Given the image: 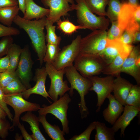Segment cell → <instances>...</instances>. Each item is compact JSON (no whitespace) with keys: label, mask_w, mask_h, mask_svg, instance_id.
<instances>
[{"label":"cell","mask_w":140,"mask_h":140,"mask_svg":"<svg viewBox=\"0 0 140 140\" xmlns=\"http://www.w3.org/2000/svg\"><path fill=\"white\" fill-rule=\"evenodd\" d=\"M47 75L45 67L37 69L35 77L36 84L33 87L27 89L21 93L23 97L27 99L32 94H35L41 95L51 102L48 99V97L51 99V97L46 90L45 86Z\"/></svg>","instance_id":"cell-16"},{"label":"cell","mask_w":140,"mask_h":140,"mask_svg":"<svg viewBox=\"0 0 140 140\" xmlns=\"http://www.w3.org/2000/svg\"><path fill=\"white\" fill-rule=\"evenodd\" d=\"M122 4L120 0H109L106 16L111 22L117 20Z\"/></svg>","instance_id":"cell-28"},{"label":"cell","mask_w":140,"mask_h":140,"mask_svg":"<svg viewBox=\"0 0 140 140\" xmlns=\"http://www.w3.org/2000/svg\"><path fill=\"white\" fill-rule=\"evenodd\" d=\"M10 67V63L8 55L0 58V73L8 70Z\"/></svg>","instance_id":"cell-42"},{"label":"cell","mask_w":140,"mask_h":140,"mask_svg":"<svg viewBox=\"0 0 140 140\" xmlns=\"http://www.w3.org/2000/svg\"><path fill=\"white\" fill-rule=\"evenodd\" d=\"M140 41V30L136 31L134 34L133 44L139 43Z\"/></svg>","instance_id":"cell-45"},{"label":"cell","mask_w":140,"mask_h":140,"mask_svg":"<svg viewBox=\"0 0 140 140\" xmlns=\"http://www.w3.org/2000/svg\"><path fill=\"white\" fill-rule=\"evenodd\" d=\"M46 115H39V121L42 124L45 132L53 140H65V132L61 130L58 125H52L49 123L46 118Z\"/></svg>","instance_id":"cell-22"},{"label":"cell","mask_w":140,"mask_h":140,"mask_svg":"<svg viewBox=\"0 0 140 140\" xmlns=\"http://www.w3.org/2000/svg\"><path fill=\"white\" fill-rule=\"evenodd\" d=\"M106 30H97L85 37L80 42V53L89 54H99L105 48L107 42Z\"/></svg>","instance_id":"cell-8"},{"label":"cell","mask_w":140,"mask_h":140,"mask_svg":"<svg viewBox=\"0 0 140 140\" xmlns=\"http://www.w3.org/2000/svg\"><path fill=\"white\" fill-rule=\"evenodd\" d=\"M17 126L20 130L22 135L25 140H33L31 135H29L26 130L23 124L19 123Z\"/></svg>","instance_id":"cell-44"},{"label":"cell","mask_w":140,"mask_h":140,"mask_svg":"<svg viewBox=\"0 0 140 140\" xmlns=\"http://www.w3.org/2000/svg\"><path fill=\"white\" fill-rule=\"evenodd\" d=\"M23 137L18 134H17L15 135V139L16 140H22Z\"/></svg>","instance_id":"cell-49"},{"label":"cell","mask_w":140,"mask_h":140,"mask_svg":"<svg viewBox=\"0 0 140 140\" xmlns=\"http://www.w3.org/2000/svg\"><path fill=\"white\" fill-rule=\"evenodd\" d=\"M46 17L38 20H27L18 15L14 18L13 22L23 29L30 37L37 54L40 65H42L46 52V45L44 30L46 21Z\"/></svg>","instance_id":"cell-1"},{"label":"cell","mask_w":140,"mask_h":140,"mask_svg":"<svg viewBox=\"0 0 140 140\" xmlns=\"http://www.w3.org/2000/svg\"><path fill=\"white\" fill-rule=\"evenodd\" d=\"M46 72L51 80V84L48 92L51 99L53 102L58 100V97L63 96L69 91L70 88L67 81L63 80L64 69H56L52 64L46 62L45 66Z\"/></svg>","instance_id":"cell-7"},{"label":"cell","mask_w":140,"mask_h":140,"mask_svg":"<svg viewBox=\"0 0 140 140\" xmlns=\"http://www.w3.org/2000/svg\"><path fill=\"white\" fill-rule=\"evenodd\" d=\"M17 0H0V8L18 5Z\"/></svg>","instance_id":"cell-43"},{"label":"cell","mask_w":140,"mask_h":140,"mask_svg":"<svg viewBox=\"0 0 140 140\" xmlns=\"http://www.w3.org/2000/svg\"><path fill=\"white\" fill-rule=\"evenodd\" d=\"M53 23L46 20L45 27L47 34L45 36L46 40L47 43L59 46L61 38L58 36L55 33L56 26Z\"/></svg>","instance_id":"cell-30"},{"label":"cell","mask_w":140,"mask_h":140,"mask_svg":"<svg viewBox=\"0 0 140 140\" xmlns=\"http://www.w3.org/2000/svg\"><path fill=\"white\" fill-rule=\"evenodd\" d=\"M13 40L11 36L4 37L0 40V58L6 55L8 50L13 44Z\"/></svg>","instance_id":"cell-36"},{"label":"cell","mask_w":140,"mask_h":140,"mask_svg":"<svg viewBox=\"0 0 140 140\" xmlns=\"http://www.w3.org/2000/svg\"><path fill=\"white\" fill-rule=\"evenodd\" d=\"M10 124L5 119L0 118V137L3 139H5L8 135Z\"/></svg>","instance_id":"cell-39"},{"label":"cell","mask_w":140,"mask_h":140,"mask_svg":"<svg viewBox=\"0 0 140 140\" xmlns=\"http://www.w3.org/2000/svg\"><path fill=\"white\" fill-rule=\"evenodd\" d=\"M117 21L123 31L127 30L134 33L140 30V5L134 6L128 2L123 3Z\"/></svg>","instance_id":"cell-6"},{"label":"cell","mask_w":140,"mask_h":140,"mask_svg":"<svg viewBox=\"0 0 140 140\" xmlns=\"http://www.w3.org/2000/svg\"><path fill=\"white\" fill-rule=\"evenodd\" d=\"M124 106L122 114L119 116L111 127L115 133L121 129V137L124 136L126 128L140 111V107L126 105Z\"/></svg>","instance_id":"cell-17"},{"label":"cell","mask_w":140,"mask_h":140,"mask_svg":"<svg viewBox=\"0 0 140 140\" xmlns=\"http://www.w3.org/2000/svg\"><path fill=\"white\" fill-rule=\"evenodd\" d=\"M20 32L16 28L6 26L0 23V37L17 35L19 34Z\"/></svg>","instance_id":"cell-38"},{"label":"cell","mask_w":140,"mask_h":140,"mask_svg":"<svg viewBox=\"0 0 140 140\" xmlns=\"http://www.w3.org/2000/svg\"><path fill=\"white\" fill-rule=\"evenodd\" d=\"M75 0L76 4H72V6L73 10L76 11L79 25L92 31L108 29L109 24L108 19L94 14L88 7L85 0Z\"/></svg>","instance_id":"cell-3"},{"label":"cell","mask_w":140,"mask_h":140,"mask_svg":"<svg viewBox=\"0 0 140 140\" xmlns=\"http://www.w3.org/2000/svg\"><path fill=\"white\" fill-rule=\"evenodd\" d=\"M74 62V66L76 70L88 78L100 74L107 65L99 54L80 53Z\"/></svg>","instance_id":"cell-4"},{"label":"cell","mask_w":140,"mask_h":140,"mask_svg":"<svg viewBox=\"0 0 140 140\" xmlns=\"http://www.w3.org/2000/svg\"><path fill=\"white\" fill-rule=\"evenodd\" d=\"M88 78L90 80L92 86L90 91H93L97 96V108L96 112L98 113L105 100L113 91V77L108 75L104 77H100L96 75L90 77Z\"/></svg>","instance_id":"cell-11"},{"label":"cell","mask_w":140,"mask_h":140,"mask_svg":"<svg viewBox=\"0 0 140 140\" xmlns=\"http://www.w3.org/2000/svg\"><path fill=\"white\" fill-rule=\"evenodd\" d=\"M125 105L140 107V85H132L126 99Z\"/></svg>","instance_id":"cell-31"},{"label":"cell","mask_w":140,"mask_h":140,"mask_svg":"<svg viewBox=\"0 0 140 140\" xmlns=\"http://www.w3.org/2000/svg\"><path fill=\"white\" fill-rule=\"evenodd\" d=\"M88 8L94 13L99 16H106L105 8L109 0H85Z\"/></svg>","instance_id":"cell-27"},{"label":"cell","mask_w":140,"mask_h":140,"mask_svg":"<svg viewBox=\"0 0 140 140\" xmlns=\"http://www.w3.org/2000/svg\"><path fill=\"white\" fill-rule=\"evenodd\" d=\"M33 64L29 47L26 46L22 49L15 72L17 77L27 89L31 87L30 82L31 77Z\"/></svg>","instance_id":"cell-14"},{"label":"cell","mask_w":140,"mask_h":140,"mask_svg":"<svg viewBox=\"0 0 140 140\" xmlns=\"http://www.w3.org/2000/svg\"><path fill=\"white\" fill-rule=\"evenodd\" d=\"M121 72L129 75L134 79L137 84L140 85V47L134 46L122 64Z\"/></svg>","instance_id":"cell-15"},{"label":"cell","mask_w":140,"mask_h":140,"mask_svg":"<svg viewBox=\"0 0 140 140\" xmlns=\"http://www.w3.org/2000/svg\"><path fill=\"white\" fill-rule=\"evenodd\" d=\"M128 3L129 4L134 6H137L139 5V0H128Z\"/></svg>","instance_id":"cell-47"},{"label":"cell","mask_w":140,"mask_h":140,"mask_svg":"<svg viewBox=\"0 0 140 140\" xmlns=\"http://www.w3.org/2000/svg\"><path fill=\"white\" fill-rule=\"evenodd\" d=\"M5 95L2 89L0 87V107L6 113L9 119L11 121H12L13 119V115L5 102Z\"/></svg>","instance_id":"cell-40"},{"label":"cell","mask_w":140,"mask_h":140,"mask_svg":"<svg viewBox=\"0 0 140 140\" xmlns=\"http://www.w3.org/2000/svg\"><path fill=\"white\" fill-rule=\"evenodd\" d=\"M57 23V29L64 34L71 35L80 29H86L84 27L80 25H76L68 20H61L60 19Z\"/></svg>","instance_id":"cell-29"},{"label":"cell","mask_w":140,"mask_h":140,"mask_svg":"<svg viewBox=\"0 0 140 140\" xmlns=\"http://www.w3.org/2000/svg\"><path fill=\"white\" fill-rule=\"evenodd\" d=\"M134 34L129 31L125 30L119 39L124 44L132 45L133 40Z\"/></svg>","instance_id":"cell-41"},{"label":"cell","mask_w":140,"mask_h":140,"mask_svg":"<svg viewBox=\"0 0 140 140\" xmlns=\"http://www.w3.org/2000/svg\"><path fill=\"white\" fill-rule=\"evenodd\" d=\"M27 88L17 77L3 89L5 94L21 93Z\"/></svg>","instance_id":"cell-32"},{"label":"cell","mask_w":140,"mask_h":140,"mask_svg":"<svg viewBox=\"0 0 140 140\" xmlns=\"http://www.w3.org/2000/svg\"><path fill=\"white\" fill-rule=\"evenodd\" d=\"M7 115L5 111L0 107V118L5 119Z\"/></svg>","instance_id":"cell-48"},{"label":"cell","mask_w":140,"mask_h":140,"mask_svg":"<svg viewBox=\"0 0 140 140\" xmlns=\"http://www.w3.org/2000/svg\"><path fill=\"white\" fill-rule=\"evenodd\" d=\"M81 38V36H78L70 44L65 46L60 50L52 64L55 69L61 70L73 65V62L80 53Z\"/></svg>","instance_id":"cell-10"},{"label":"cell","mask_w":140,"mask_h":140,"mask_svg":"<svg viewBox=\"0 0 140 140\" xmlns=\"http://www.w3.org/2000/svg\"><path fill=\"white\" fill-rule=\"evenodd\" d=\"M71 101V99L69 95L65 93L55 101L51 105L47 106L42 105L38 110L39 115H46L51 114L55 116L61 122L62 130L66 134L69 132V121L67 116V112L68 108V104Z\"/></svg>","instance_id":"cell-5"},{"label":"cell","mask_w":140,"mask_h":140,"mask_svg":"<svg viewBox=\"0 0 140 140\" xmlns=\"http://www.w3.org/2000/svg\"><path fill=\"white\" fill-rule=\"evenodd\" d=\"M111 22V26L107 32V39L112 40L119 39L124 31L119 26L117 20Z\"/></svg>","instance_id":"cell-34"},{"label":"cell","mask_w":140,"mask_h":140,"mask_svg":"<svg viewBox=\"0 0 140 140\" xmlns=\"http://www.w3.org/2000/svg\"><path fill=\"white\" fill-rule=\"evenodd\" d=\"M44 62L53 64L61 50L59 46L47 43Z\"/></svg>","instance_id":"cell-33"},{"label":"cell","mask_w":140,"mask_h":140,"mask_svg":"<svg viewBox=\"0 0 140 140\" xmlns=\"http://www.w3.org/2000/svg\"><path fill=\"white\" fill-rule=\"evenodd\" d=\"M19 10L18 5L0 8V22L10 27L15 17L18 15Z\"/></svg>","instance_id":"cell-25"},{"label":"cell","mask_w":140,"mask_h":140,"mask_svg":"<svg viewBox=\"0 0 140 140\" xmlns=\"http://www.w3.org/2000/svg\"><path fill=\"white\" fill-rule=\"evenodd\" d=\"M17 77L15 71L8 70L0 73V87L3 89Z\"/></svg>","instance_id":"cell-35"},{"label":"cell","mask_w":140,"mask_h":140,"mask_svg":"<svg viewBox=\"0 0 140 140\" xmlns=\"http://www.w3.org/2000/svg\"><path fill=\"white\" fill-rule=\"evenodd\" d=\"M96 133L95 140H115V133L111 128L107 127L104 123L98 121H95Z\"/></svg>","instance_id":"cell-24"},{"label":"cell","mask_w":140,"mask_h":140,"mask_svg":"<svg viewBox=\"0 0 140 140\" xmlns=\"http://www.w3.org/2000/svg\"><path fill=\"white\" fill-rule=\"evenodd\" d=\"M22 49L18 45L13 44L9 48L7 55L9 57L10 67L8 70L15 71L17 67Z\"/></svg>","instance_id":"cell-26"},{"label":"cell","mask_w":140,"mask_h":140,"mask_svg":"<svg viewBox=\"0 0 140 140\" xmlns=\"http://www.w3.org/2000/svg\"><path fill=\"white\" fill-rule=\"evenodd\" d=\"M18 7L19 10L24 14L25 12V0H18Z\"/></svg>","instance_id":"cell-46"},{"label":"cell","mask_w":140,"mask_h":140,"mask_svg":"<svg viewBox=\"0 0 140 140\" xmlns=\"http://www.w3.org/2000/svg\"><path fill=\"white\" fill-rule=\"evenodd\" d=\"M95 129V121L91 123L86 129L79 135H75L69 139L70 140H89L92 131Z\"/></svg>","instance_id":"cell-37"},{"label":"cell","mask_w":140,"mask_h":140,"mask_svg":"<svg viewBox=\"0 0 140 140\" xmlns=\"http://www.w3.org/2000/svg\"><path fill=\"white\" fill-rule=\"evenodd\" d=\"M23 121L28 123L30 126V129L32 131L31 135L33 140H46L39 128V121L38 117L31 111H27L21 117Z\"/></svg>","instance_id":"cell-21"},{"label":"cell","mask_w":140,"mask_h":140,"mask_svg":"<svg viewBox=\"0 0 140 140\" xmlns=\"http://www.w3.org/2000/svg\"><path fill=\"white\" fill-rule=\"evenodd\" d=\"M109 100L108 106L103 111V115L105 120L113 125L123 112L124 107L110 94L107 97Z\"/></svg>","instance_id":"cell-18"},{"label":"cell","mask_w":140,"mask_h":140,"mask_svg":"<svg viewBox=\"0 0 140 140\" xmlns=\"http://www.w3.org/2000/svg\"><path fill=\"white\" fill-rule=\"evenodd\" d=\"M25 10L24 19L32 20H38L44 17H47L49 13L48 9L40 6L36 4L33 0H25Z\"/></svg>","instance_id":"cell-20"},{"label":"cell","mask_w":140,"mask_h":140,"mask_svg":"<svg viewBox=\"0 0 140 140\" xmlns=\"http://www.w3.org/2000/svg\"><path fill=\"white\" fill-rule=\"evenodd\" d=\"M64 69L65 74L71 85L69 91L70 96H73L74 89L78 92L80 97L78 106L81 117L82 118H86L89 112L86 106L85 96L90 91L92 82L88 78L80 74L73 65L65 68Z\"/></svg>","instance_id":"cell-2"},{"label":"cell","mask_w":140,"mask_h":140,"mask_svg":"<svg viewBox=\"0 0 140 140\" xmlns=\"http://www.w3.org/2000/svg\"><path fill=\"white\" fill-rule=\"evenodd\" d=\"M128 56L124 54H119L111 63L107 65L102 73L113 77H117L120 75L122 64Z\"/></svg>","instance_id":"cell-23"},{"label":"cell","mask_w":140,"mask_h":140,"mask_svg":"<svg viewBox=\"0 0 140 140\" xmlns=\"http://www.w3.org/2000/svg\"><path fill=\"white\" fill-rule=\"evenodd\" d=\"M134 46L124 44L119 39H107L106 47L99 54L108 65L111 63L119 54L128 55Z\"/></svg>","instance_id":"cell-13"},{"label":"cell","mask_w":140,"mask_h":140,"mask_svg":"<svg viewBox=\"0 0 140 140\" xmlns=\"http://www.w3.org/2000/svg\"><path fill=\"white\" fill-rule=\"evenodd\" d=\"M5 101L7 104L12 108L15 112L12 124L10 129L11 131L13 130L14 127L17 126L20 123V117L22 114L26 111H38L41 108L39 104L25 100L21 93L5 94Z\"/></svg>","instance_id":"cell-9"},{"label":"cell","mask_w":140,"mask_h":140,"mask_svg":"<svg viewBox=\"0 0 140 140\" xmlns=\"http://www.w3.org/2000/svg\"><path fill=\"white\" fill-rule=\"evenodd\" d=\"M44 6L49 8V14L46 20L54 23L62 16L68 15V12L73 10L72 4L74 3V0H41Z\"/></svg>","instance_id":"cell-12"},{"label":"cell","mask_w":140,"mask_h":140,"mask_svg":"<svg viewBox=\"0 0 140 140\" xmlns=\"http://www.w3.org/2000/svg\"><path fill=\"white\" fill-rule=\"evenodd\" d=\"M114 79L113 91L116 99L124 106L127 96L133 85L121 75Z\"/></svg>","instance_id":"cell-19"}]
</instances>
